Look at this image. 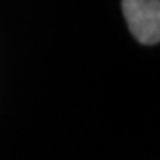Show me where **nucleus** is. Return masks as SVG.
<instances>
[{
	"instance_id": "1",
	"label": "nucleus",
	"mask_w": 160,
	"mask_h": 160,
	"mask_svg": "<svg viewBox=\"0 0 160 160\" xmlns=\"http://www.w3.org/2000/svg\"><path fill=\"white\" fill-rule=\"evenodd\" d=\"M122 13L137 41L142 44H157L160 39L158 0H122Z\"/></svg>"
}]
</instances>
